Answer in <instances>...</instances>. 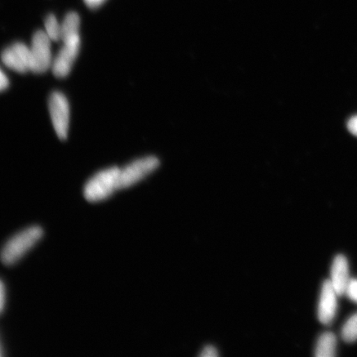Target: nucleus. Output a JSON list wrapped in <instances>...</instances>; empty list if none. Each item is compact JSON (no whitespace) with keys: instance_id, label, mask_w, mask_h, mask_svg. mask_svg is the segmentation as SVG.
<instances>
[{"instance_id":"obj_1","label":"nucleus","mask_w":357,"mask_h":357,"mask_svg":"<svg viewBox=\"0 0 357 357\" xmlns=\"http://www.w3.org/2000/svg\"><path fill=\"white\" fill-rule=\"evenodd\" d=\"M43 234L41 227L32 226L13 236L1 250V261L6 266L15 265L41 240Z\"/></svg>"},{"instance_id":"obj_2","label":"nucleus","mask_w":357,"mask_h":357,"mask_svg":"<svg viewBox=\"0 0 357 357\" xmlns=\"http://www.w3.org/2000/svg\"><path fill=\"white\" fill-rule=\"evenodd\" d=\"M120 168L111 167L96 174L84 188V198L89 202L96 203L110 197L119 190Z\"/></svg>"},{"instance_id":"obj_3","label":"nucleus","mask_w":357,"mask_h":357,"mask_svg":"<svg viewBox=\"0 0 357 357\" xmlns=\"http://www.w3.org/2000/svg\"><path fill=\"white\" fill-rule=\"evenodd\" d=\"M51 42L44 31H38L34 34L30 47L31 71L33 73L43 74L51 68L53 62Z\"/></svg>"},{"instance_id":"obj_4","label":"nucleus","mask_w":357,"mask_h":357,"mask_svg":"<svg viewBox=\"0 0 357 357\" xmlns=\"http://www.w3.org/2000/svg\"><path fill=\"white\" fill-rule=\"evenodd\" d=\"M159 160L154 156L138 159L128 166L120 169L119 178V189L128 188L137 184L154 172L158 167Z\"/></svg>"},{"instance_id":"obj_5","label":"nucleus","mask_w":357,"mask_h":357,"mask_svg":"<svg viewBox=\"0 0 357 357\" xmlns=\"http://www.w3.org/2000/svg\"><path fill=\"white\" fill-rule=\"evenodd\" d=\"M49 111L58 137L61 140L66 139L70 123V107L65 96L60 92L52 93L49 99Z\"/></svg>"},{"instance_id":"obj_6","label":"nucleus","mask_w":357,"mask_h":357,"mask_svg":"<svg viewBox=\"0 0 357 357\" xmlns=\"http://www.w3.org/2000/svg\"><path fill=\"white\" fill-rule=\"evenodd\" d=\"M63 46L53 59L52 71L55 77L64 78L70 73L74 62L79 54L80 38L64 40Z\"/></svg>"},{"instance_id":"obj_7","label":"nucleus","mask_w":357,"mask_h":357,"mask_svg":"<svg viewBox=\"0 0 357 357\" xmlns=\"http://www.w3.org/2000/svg\"><path fill=\"white\" fill-rule=\"evenodd\" d=\"M1 57L3 63L17 73L31 71L30 47L24 43L13 44L3 52Z\"/></svg>"},{"instance_id":"obj_8","label":"nucleus","mask_w":357,"mask_h":357,"mask_svg":"<svg viewBox=\"0 0 357 357\" xmlns=\"http://www.w3.org/2000/svg\"><path fill=\"white\" fill-rule=\"evenodd\" d=\"M337 294L330 280H326L321 289L318 316L321 323L332 324L337 310Z\"/></svg>"},{"instance_id":"obj_9","label":"nucleus","mask_w":357,"mask_h":357,"mask_svg":"<svg viewBox=\"0 0 357 357\" xmlns=\"http://www.w3.org/2000/svg\"><path fill=\"white\" fill-rule=\"evenodd\" d=\"M350 280L349 267H348L347 258L342 255L335 257L332 265L330 282L338 296H342L346 294Z\"/></svg>"},{"instance_id":"obj_10","label":"nucleus","mask_w":357,"mask_h":357,"mask_svg":"<svg viewBox=\"0 0 357 357\" xmlns=\"http://www.w3.org/2000/svg\"><path fill=\"white\" fill-rule=\"evenodd\" d=\"M337 338L332 333L321 335L315 348L317 357H333L336 356Z\"/></svg>"},{"instance_id":"obj_11","label":"nucleus","mask_w":357,"mask_h":357,"mask_svg":"<svg viewBox=\"0 0 357 357\" xmlns=\"http://www.w3.org/2000/svg\"><path fill=\"white\" fill-rule=\"evenodd\" d=\"M79 17L77 13L70 12L67 13L61 24V41L79 37Z\"/></svg>"},{"instance_id":"obj_12","label":"nucleus","mask_w":357,"mask_h":357,"mask_svg":"<svg viewBox=\"0 0 357 357\" xmlns=\"http://www.w3.org/2000/svg\"><path fill=\"white\" fill-rule=\"evenodd\" d=\"M45 32L52 41L58 42L61 39V24L57 22L55 15H49L45 20Z\"/></svg>"},{"instance_id":"obj_13","label":"nucleus","mask_w":357,"mask_h":357,"mask_svg":"<svg viewBox=\"0 0 357 357\" xmlns=\"http://www.w3.org/2000/svg\"><path fill=\"white\" fill-rule=\"evenodd\" d=\"M342 337L347 342L357 341V314L351 316L343 326Z\"/></svg>"},{"instance_id":"obj_14","label":"nucleus","mask_w":357,"mask_h":357,"mask_svg":"<svg viewBox=\"0 0 357 357\" xmlns=\"http://www.w3.org/2000/svg\"><path fill=\"white\" fill-rule=\"evenodd\" d=\"M351 301L357 303V280L352 279L347 285L346 294Z\"/></svg>"},{"instance_id":"obj_15","label":"nucleus","mask_w":357,"mask_h":357,"mask_svg":"<svg viewBox=\"0 0 357 357\" xmlns=\"http://www.w3.org/2000/svg\"><path fill=\"white\" fill-rule=\"evenodd\" d=\"M6 287L1 280H0V314H2L4 306H6Z\"/></svg>"},{"instance_id":"obj_16","label":"nucleus","mask_w":357,"mask_h":357,"mask_svg":"<svg viewBox=\"0 0 357 357\" xmlns=\"http://www.w3.org/2000/svg\"><path fill=\"white\" fill-rule=\"evenodd\" d=\"M347 128L351 134L357 137V115L349 119L347 123Z\"/></svg>"},{"instance_id":"obj_17","label":"nucleus","mask_w":357,"mask_h":357,"mask_svg":"<svg viewBox=\"0 0 357 357\" xmlns=\"http://www.w3.org/2000/svg\"><path fill=\"white\" fill-rule=\"evenodd\" d=\"M8 84H10V82H8L6 75L0 69V92L6 89L8 87Z\"/></svg>"},{"instance_id":"obj_18","label":"nucleus","mask_w":357,"mask_h":357,"mask_svg":"<svg viewBox=\"0 0 357 357\" xmlns=\"http://www.w3.org/2000/svg\"><path fill=\"white\" fill-rule=\"evenodd\" d=\"M200 356L204 357H215L218 356V354L213 347H207L204 348Z\"/></svg>"},{"instance_id":"obj_19","label":"nucleus","mask_w":357,"mask_h":357,"mask_svg":"<svg viewBox=\"0 0 357 357\" xmlns=\"http://www.w3.org/2000/svg\"><path fill=\"white\" fill-rule=\"evenodd\" d=\"M105 0H84L86 6L91 8H96L100 7Z\"/></svg>"}]
</instances>
